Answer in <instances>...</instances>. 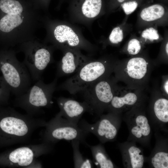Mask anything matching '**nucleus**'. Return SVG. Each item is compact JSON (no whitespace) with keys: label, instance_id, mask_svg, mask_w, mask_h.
<instances>
[{"label":"nucleus","instance_id":"f257e3e1","mask_svg":"<svg viewBox=\"0 0 168 168\" xmlns=\"http://www.w3.org/2000/svg\"><path fill=\"white\" fill-rule=\"evenodd\" d=\"M31 0H0V45L9 48L36 39L44 24Z\"/></svg>","mask_w":168,"mask_h":168},{"label":"nucleus","instance_id":"f03ea898","mask_svg":"<svg viewBox=\"0 0 168 168\" xmlns=\"http://www.w3.org/2000/svg\"><path fill=\"white\" fill-rule=\"evenodd\" d=\"M0 70L10 91L16 97L25 93L30 87L31 78L27 68L17 59L13 49L0 51Z\"/></svg>","mask_w":168,"mask_h":168},{"label":"nucleus","instance_id":"7ed1b4c3","mask_svg":"<svg viewBox=\"0 0 168 168\" xmlns=\"http://www.w3.org/2000/svg\"><path fill=\"white\" fill-rule=\"evenodd\" d=\"M57 81L56 77L48 84L40 79L25 93L16 97L14 105L24 110L30 116L39 114L42 112V108L52 106L53 95L56 89Z\"/></svg>","mask_w":168,"mask_h":168},{"label":"nucleus","instance_id":"20e7f679","mask_svg":"<svg viewBox=\"0 0 168 168\" xmlns=\"http://www.w3.org/2000/svg\"><path fill=\"white\" fill-rule=\"evenodd\" d=\"M18 51L25 56L23 63L28 69L31 79L36 82L48 66L52 62V48L36 39L18 45Z\"/></svg>","mask_w":168,"mask_h":168},{"label":"nucleus","instance_id":"39448f33","mask_svg":"<svg viewBox=\"0 0 168 168\" xmlns=\"http://www.w3.org/2000/svg\"><path fill=\"white\" fill-rule=\"evenodd\" d=\"M44 127L42 142L54 145L61 140H77L81 143L86 145L87 144L85 140L89 133L61 116L56 115L46 122Z\"/></svg>","mask_w":168,"mask_h":168},{"label":"nucleus","instance_id":"423d86ee","mask_svg":"<svg viewBox=\"0 0 168 168\" xmlns=\"http://www.w3.org/2000/svg\"><path fill=\"white\" fill-rule=\"evenodd\" d=\"M54 146L42 142L19 147L7 153L5 162L8 166L13 168H41L42 165L37 158L51 152Z\"/></svg>","mask_w":168,"mask_h":168},{"label":"nucleus","instance_id":"0eeeda50","mask_svg":"<svg viewBox=\"0 0 168 168\" xmlns=\"http://www.w3.org/2000/svg\"><path fill=\"white\" fill-rule=\"evenodd\" d=\"M106 67L102 62L89 61L83 65L75 74L56 87L71 94L80 92L95 82L105 73Z\"/></svg>","mask_w":168,"mask_h":168},{"label":"nucleus","instance_id":"6e6552de","mask_svg":"<svg viewBox=\"0 0 168 168\" xmlns=\"http://www.w3.org/2000/svg\"><path fill=\"white\" fill-rule=\"evenodd\" d=\"M99 117L100 119L93 124L81 119L78 125L83 130L95 135L102 144L114 141L119 128L121 119L111 113Z\"/></svg>","mask_w":168,"mask_h":168},{"label":"nucleus","instance_id":"1a4fd4ad","mask_svg":"<svg viewBox=\"0 0 168 168\" xmlns=\"http://www.w3.org/2000/svg\"><path fill=\"white\" fill-rule=\"evenodd\" d=\"M84 101L90 108L93 114L99 116L105 108L110 104L113 97L110 84L105 81H97L80 92Z\"/></svg>","mask_w":168,"mask_h":168},{"label":"nucleus","instance_id":"9d476101","mask_svg":"<svg viewBox=\"0 0 168 168\" xmlns=\"http://www.w3.org/2000/svg\"><path fill=\"white\" fill-rule=\"evenodd\" d=\"M129 132L128 141L137 142L142 146L149 144L151 136V127L147 117L142 114L127 116L123 119Z\"/></svg>","mask_w":168,"mask_h":168},{"label":"nucleus","instance_id":"9b49d317","mask_svg":"<svg viewBox=\"0 0 168 168\" xmlns=\"http://www.w3.org/2000/svg\"><path fill=\"white\" fill-rule=\"evenodd\" d=\"M56 101L60 110L56 115L61 116L75 124L78 125L85 112L93 114L90 108L84 101L79 102L72 99L63 97L57 98Z\"/></svg>","mask_w":168,"mask_h":168},{"label":"nucleus","instance_id":"f8f14e48","mask_svg":"<svg viewBox=\"0 0 168 168\" xmlns=\"http://www.w3.org/2000/svg\"><path fill=\"white\" fill-rule=\"evenodd\" d=\"M48 37L55 47L61 48L64 43L70 47H75L79 44L78 37L70 27L62 24L48 23Z\"/></svg>","mask_w":168,"mask_h":168},{"label":"nucleus","instance_id":"ddd939ff","mask_svg":"<svg viewBox=\"0 0 168 168\" xmlns=\"http://www.w3.org/2000/svg\"><path fill=\"white\" fill-rule=\"evenodd\" d=\"M119 147L122 156L124 167L128 168H142L146 161L142 149L136 142L128 141L120 143Z\"/></svg>","mask_w":168,"mask_h":168},{"label":"nucleus","instance_id":"4468645a","mask_svg":"<svg viewBox=\"0 0 168 168\" xmlns=\"http://www.w3.org/2000/svg\"><path fill=\"white\" fill-rule=\"evenodd\" d=\"M89 61L76 51H68L65 53L61 61L57 64L56 77L76 72Z\"/></svg>","mask_w":168,"mask_h":168},{"label":"nucleus","instance_id":"2eb2a0df","mask_svg":"<svg viewBox=\"0 0 168 168\" xmlns=\"http://www.w3.org/2000/svg\"><path fill=\"white\" fill-rule=\"evenodd\" d=\"M167 142L164 139H157L152 154L147 160L154 168H168V152Z\"/></svg>","mask_w":168,"mask_h":168},{"label":"nucleus","instance_id":"dca6fc26","mask_svg":"<svg viewBox=\"0 0 168 168\" xmlns=\"http://www.w3.org/2000/svg\"><path fill=\"white\" fill-rule=\"evenodd\" d=\"M72 6L79 9L86 17L93 18L100 13L102 7V0H73Z\"/></svg>","mask_w":168,"mask_h":168},{"label":"nucleus","instance_id":"f3484780","mask_svg":"<svg viewBox=\"0 0 168 168\" xmlns=\"http://www.w3.org/2000/svg\"><path fill=\"white\" fill-rule=\"evenodd\" d=\"M86 145L91 149L94 162L97 168H113L115 166L106 153L101 143L95 146Z\"/></svg>","mask_w":168,"mask_h":168},{"label":"nucleus","instance_id":"a211bd4d","mask_svg":"<svg viewBox=\"0 0 168 168\" xmlns=\"http://www.w3.org/2000/svg\"><path fill=\"white\" fill-rule=\"evenodd\" d=\"M145 60L140 57L131 59L127 65L128 73L132 78L141 79L145 75L147 72V64Z\"/></svg>","mask_w":168,"mask_h":168},{"label":"nucleus","instance_id":"6ab92c4d","mask_svg":"<svg viewBox=\"0 0 168 168\" xmlns=\"http://www.w3.org/2000/svg\"><path fill=\"white\" fill-rule=\"evenodd\" d=\"M153 110L155 119V120L161 126V128L168 123V100L161 98L154 103Z\"/></svg>","mask_w":168,"mask_h":168},{"label":"nucleus","instance_id":"aec40b11","mask_svg":"<svg viewBox=\"0 0 168 168\" xmlns=\"http://www.w3.org/2000/svg\"><path fill=\"white\" fill-rule=\"evenodd\" d=\"M80 141L77 140L71 141V144L73 150V158L74 168H90L93 167L91 161L84 158L81 153L79 150Z\"/></svg>","mask_w":168,"mask_h":168},{"label":"nucleus","instance_id":"412c9836","mask_svg":"<svg viewBox=\"0 0 168 168\" xmlns=\"http://www.w3.org/2000/svg\"><path fill=\"white\" fill-rule=\"evenodd\" d=\"M165 12V8L162 6L154 4L144 8L140 13V16L144 21H152L162 17Z\"/></svg>","mask_w":168,"mask_h":168},{"label":"nucleus","instance_id":"4be33fe9","mask_svg":"<svg viewBox=\"0 0 168 168\" xmlns=\"http://www.w3.org/2000/svg\"><path fill=\"white\" fill-rule=\"evenodd\" d=\"M138 98L136 94L133 93H129L123 97L113 96L110 104L112 107L119 109L125 105H133L137 102Z\"/></svg>","mask_w":168,"mask_h":168},{"label":"nucleus","instance_id":"5701e85b","mask_svg":"<svg viewBox=\"0 0 168 168\" xmlns=\"http://www.w3.org/2000/svg\"><path fill=\"white\" fill-rule=\"evenodd\" d=\"M10 91L3 78H0V102H7Z\"/></svg>","mask_w":168,"mask_h":168},{"label":"nucleus","instance_id":"b1692460","mask_svg":"<svg viewBox=\"0 0 168 168\" xmlns=\"http://www.w3.org/2000/svg\"><path fill=\"white\" fill-rule=\"evenodd\" d=\"M123 38V30L119 27L112 30L109 37L110 42L113 44H118L122 41Z\"/></svg>","mask_w":168,"mask_h":168},{"label":"nucleus","instance_id":"393cba45","mask_svg":"<svg viewBox=\"0 0 168 168\" xmlns=\"http://www.w3.org/2000/svg\"><path fill=\"white\" fill-rule=\"evenodd\" d=\"M141 45L139 40L136 39L131 40L128 42L127 50L130 54L135 55L140 51Z\"/></svg>","mask_w":168,"mask_h":168},{"label":"nucleus","instance_id":"a878e982","mask_svg":"<svg viewBox=\"0 0 168 168\" xmlns=\"http://www.w3.org/2000/svg\"><path fill=\"white\" fill-rule=\"evenodd\" d=\"M142 36L151 41L157 40L159 37L157 31L153 27L147 28L144 30L142 33Z\"/></svg>","mask_w":168,"mask_h":168},{"label":"nucleus","instance_id":"bb28decb","mask_svg":"<svg viewBox=\"0 0 168 168\" xmlns=\"http://www.w3.org/2000/svg\"><path fill=\"white\" fill-rule=\"evenodd\" d=\"M138 3L135 1H130L124 3L122 5L124 12L127 15L133 12L137 8Z\"/></svg>","mask_w":168,"mask_h":168},{"label":"nucleus","instance_id":"cd10ccee","mask_svg":"<svg viewBox=\"0 0 168 168\" xmlns=\"http://www.w3.org/2000/svg\"><path fill=\"white\" fill-rule=\"evenodd\" d=\"M31 0L35 7L40 10H47L51 1V0Z\"/></svg>","mask_w":168,"mask_h":168},{"label":"nucleus","instance_id":"c85d7f7f","mask_svg":"<svg viewBox=\"0 0 168 168\" xmlns=\"http://www.w3.org/2000/svg\"><path fill=\"white\" fill-rule=\"evenodd\" d=\"M168 80H167V81H166V82L164 85V89L166 93H167V94H168Z\"/></svg>","mask_w":168,"mask_h":168},{"label":"nucleus","instance_id":"c756f323","mask_svg":"<svg viewBox=\"0 0 168 168\" xmlns=\"http://www.w3.org/2000/svg\"><path fill=\"white\" fill-rule=\"evenodd\" d=\"M168 43H167L166 44V53L167 54H168Z\"/></svg>","mask_w":168,"mask_h":168},{"label":"nucleus","instance_id":"7c9ffc66","mask_svg":"<svg viewBox=\"0 0 168 168\" xmlns=\"http://www.w3.org/2000/svg\"><path fill=\"white\" fill-rule=\"evenodd\" d=\"M117 1L119 2H122L124 1L125 0H117Z\"/></svg>","mask_w":168,"mask_h":168},{"label":"nucleus","instance_id":"2f4dec72","mask_svg":"<svg viewBox=\"0 0 168 168\" xmlns=\"http://www.w3.org/2000/svg\"><path fill=\"white\" fill-rule=\"evenodd\" d=\"M63 0H60V2H61Z\"/></svg>","mask_w":168,"mask_h":168}]
</instances>
